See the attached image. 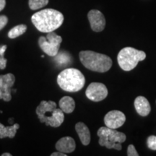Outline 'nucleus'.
<instances>
[{
    "instance_id": "nucleus-1",
    "label": "nucleus",
    "mask_w": 156,
    "mask_h": 156,
    "mask_svg": "<svg viewBox=\"0 0 156 156\" xmlns=\"http://www.w3.org/2000/svg\"><path fill=\"white\" fill-rule=\"evenodd\" d=\"M31 21L42 33H50L59 28L64 22V15L54 9H45L33 15Z\"/></svg>"
},
{
    "instance_id": "nucleus-2",
    "label": "nucleus",
    "mask_w": 156,
    "mask_h": 156,
    "mask_svg": "<svg viewBox=\"0 0 156 156\" xmlns=\"http://www.w3.org/2000/svg\"><path fill=\"white\" fill-rule=\"evenodd\" d=\"M79 57L84 67L96 73H106L112 67V59L106 54L92 51H82Z\"/></svg>"
},
{
    "instance_id": "nucleus-3",
    "label": "nucleus",
    "mask_w": 156,
    "mask_h": 156,
    "mask_svg": "<svg viewBox=\"0 0 156 156\" xmlns=\"http://www.w3.org/2000/svg\"><path fill=\"white\" fill-rule=\"evenodd\" d=\"M57 83L64 91L77 92L85 85V78L80 70L75 68H68L58 74Z\"/></svg>"
},
{
    "instance_id": "nucleus-4",
    "label": "nucleus",
    "mask_w": 156,
    "mask_h": 156,
    "mask_svg": "<svg viewBox=\"0 0 156 156\" xmlns=\"http://www.w3.org/2000/svg\"><path fill=\"white\" fill-rule=\"evenodd\" d=\"M146 58L143 51L137 50L132 47H125L120 51L117 56L118 64L124 71H131L136 67L139 62Z\"/></svg>"
},
{
    "instance_id": "nucleus-5",
    "label": "nucleus",
    "mask_w": 156,
    "mask_h": 156,
    "mask_svg": "<svg viewBox=\"0 0 156 156\" xmlns=\"http://www.w3.org/2000/svg\"><path fill=\"white\" fill-rule=\"evenodd\" d=\"M98 136H99L98 143L101 146H103L108 143V142H119L123 143L126 141V134L123 132L116 131L114 129H111L107 126H102L98 130Z\"/></svg>"
},
{
    "instance_id": "nucleus-6",
    "label": "nucleus",
    "mask_w": 156,
    "mask_h": 156,
    "mask_svg": "<svg viewBox=\"0 0 156 156\" xmlns=\"http://www.w3.org/2000/svg\"><path fill=\"white\" fill-rule=\"evenodd\" d=\"M108 89L104 84L92 83L88 85L85 91V95L90 101L99 102L104 100L108 95Z\"/></svg>"
},
{
    "instance_id": "nucleus-7",
    "label": "nucleus",
    "mask_w": 156,
    "mask_h": 156,
    "mask_svg": "<svg viewBox=\"0 0 156 156\" xmlns=\"http://www.w3.org/2000/svg\"><path fill=\"white\" fill-rule=\"evenodd\" d=\"M15 81V76L11 73L0 75V99H3L7 102L11 100V88L14 85Z\"/></svg>"
},
{
    "instance_id": "nucleus-8",
    "label": "nucleus",
    "mask_w": 156,
    "mask_h": 156,
    "mask_svg": "<svg viewBox=\"0 0 156 156\" xmlns=\"http://www.w3.org/2000/svg\"><path fill=\"white\" fill-rule=\"evenodd\" d=\"M103 121L107 127L116 129L125 123L126 116L120 111L113 110L107 113Z\"/></svg>"
},
{
    "instance_id": "nucleus-9",
    "label": "nucleus",
    "mask_w": 156,
    "mask_h": 156,
    "mask_svg": "<svg viewBox=\"0 0 156 156\" xmlns=\"http://www.w3.org/2000/svg\"><path fill=\"white\" fill-rule=\"evenodd\" d=\"M90 28L94 32H101L106 27V18L101 11L92 9L87 14Z\"/></svg>"
},
{
    "instance_id": "nucleus-10",
    "label": "nucleus",
    "mask_w": 156,
    "mask_h": 156,
    "mask_svg": "<svg viewBox=\"0 0 156 156\" xmlns=\"http://www.w3.org/2000/svg\"><path fill=\"white\" fill-rule=\"evenodd\" d=\"M41 122L45 123L46 126L52 127H58L62 124L64 121V115L61 108H57L52 112L51 116H44L38 118Z\"/></svg>"
},
{
    "instance_id": "nucleus-11",
    "label": "nucleus",
    "mask_w": 156,
    "mask_h": 156,
    "mask_svg": "<svg viewBox=\"0 0 156 156\" xmlns=\"http://www.w3.org/2000/svg\"><path fill=\"white\" fill-rule=\"evenodd\" d=\"M76 144L75 140L71 136H64L56 143V149L64 153H70L75 151Z\"/></svg>"
},
{
    "instance_id": "nucleus-12",
    "label": "nucleus",
    "mask_w": 156,
    "mask_h": 156,
    "mask_svg": "<svg viewBox=\"0 0 156 156\" xmlns=\"http://www.w3.org/2000/svg\"><path fill=\"white\" fill-rule=\"evenodd\" d=\"M38 44L44 53L50 56H55L57 55L60 44L48 41L46 37L41 36L38 39Z\"/></svg>"
},
{
    "instance_id": "nucleus-13",
    "label": "nucleus",
    "mask_w": 156,
    "mask_h": 156,
    "mask_svg": "<svg viewBox=\"0 0 156 156\" xmlns=\"http://www.w3.org/2000/svg\"><path fill=\"white\" fill-rule=\"evenodd\" d=\"M134 108L141 116H147L151 113V107L149 101L144 96H138L134 100Z\"/></svg>"
},
{
    "instance_id": "nucleus-14",
    "label": "nucleus",
    "mask_w": 156,
    "mask_h": 156,
    "mask_svg": "<svg viewBox=\"0 0 156 156\" xmlns=\"http://www.w3.org/2000/svg\"><path fill=\"white\" fill-rule=\"evenodd\" d=\"M75 130L83 145H88L90 142V132L87 126L83 122H78L75 125Z\"/></svg>"
},
{
    "instance_id": "nucleus-15",
    "label": "nucleus",
    "mask_w": 156,
    "mask_h": 156,
    "mask_svg": "<svg viewBox=\"0 0 156 156\" xmlns=\"http://www.w3.org/2000/svg\"><path fill=\"white\" fill-rule=\"evenodd\" d=\"M59 107L66 114H71L75 108V102L72 97L64 96L59 101Z\"/></svg>"
},
{
    "instance_id": "nucleus-16",
    "label": "nucleus",
    "mask_w": 156,
    "mask_h": 156,
    "mask_svg": "<svg viewBox=\"0 0 156 156\" xmlns=\"http://www.w3.org/2000/svg\"><path fill=\"white\" fill-rule=\"evenodd\" d=\"M56 108V103L54 101H42L36 108V114L38 116H41L46 112H51Z\"/></svg>"
},
{
    "instance_id": "nucleus-17",
    "label": "nucleus",
    "mask_w": 156,
    "mask_h": 156,
    "mask_svg": "<svg viewBox=\"0 0 156 156\" xmlns=\"http://www.w3.org/2000/svg\"><path fill=\"white\" fill-rule=\"evenodd\" d=\"M20 125L18 124H13V125L9 126H5V127L0 131V138H1V139H3V138L5 137H15V134L17 133V130L18 129Z\"/></svg>"
},
{
    "instance_id": "nucleus-18",
    "label": "nucleus",
    "mask_w": 156,
    "mask_h": 156,
    "mask_svg": "<svg viewBox=\"0 0 156 156\" xmlns=\"http://www.w3.org/2000/svg\"><path fill=\"white\" fill-rule=\"evenodd\" d=\"M27 30V26L25 25H18L12 28L8 33L9 38H15L21 35L24 34Z\"/></svg>"
},
{
    "instance_id": "nucleus-19",
    "label": "nucleus",
    "mask_w": 156,
    "mask_h": 156,
    "mask_svg": "<svg viewBox=\"0 0 156 156\" xmlns=\"http://www.w3.org/2000/svg\"><path fill=\"white\" fill-rule=\"evenodd\" d=\"M48 0H29L28 5L30 9L36 10L47 5Z\"/></svg>"
},
{
    "instance_id": "nucleus-20",
    "label": "nucleus",
    "mask_w": 156,
    "mask_h": 156,
    "mask_svg": "<svg viewBox=\"0 0 156 156\" xmlns=\"http://www.w3.org/2000/svg\"><path fill=\"white\" fill-rule=\"evenodd\" d=\"M46 38L47 39L48 41L54 43V44H61V43L62 41V37L60 36H58V35H56L54 31L48 33L47 36H46Z\"/></svg>"
},
{
    "instance_id": "nucleus-21",
    "label": "nucleus",
    "mask_w": 156,
    "mask_h": 156,
    "mask_svg": "<svg viewBox=\"0 0 156 156\" xmlns=\"http://www.w3.org/2000/svg\"><path fill=\"white\" fill-rule=\"evenodd\" d=\"M7 49V46L4 45L2 46H0V69H4L7 66V60L4 57V54Z\"/></svg>"
},
{
    "instance_id": "nucleus-22",
    "label": "nucleus",
    "mask_w": 156,
    "mask_h": 156,
    "mask_svg": "<svg viewBox=\"0 0 156 156\" xmlns=\"http://www.w3.org/2000/svg\"><path fill=\"white\" fill-rule=\"evenodd\" d=\"M147 147L152 151H156V136L151 135L147 140Z\"/></svg>"
},
{
    "instance_id": "nucleus-23",
    "label": "nucleus",
    "mask_w": 156,
    "mask_h": 156,
    "mask_svg": "<svg viewBox=\"0 0 156 156\" xmlns=\"http://www.w3.org/2000/svg\"><path fill=\"white\" fill-rule=\"evenodd\" d=\"M127 155L128 156H138L139 153L135 149V147L133 145H129L127 147Z\"/></svg>"
},
{
    "instance_id": "nucleus-24",
    "label": "nucleus",
    "mask_w": 156,
    "mask_h": 156,
    "mask_svg": "<svg viewBox=\"0 0 156 156\" xmlns=\"http://www.w3.org/2000/svg\"><path fill=\"white\" fill-rule=\"evenodd\" d=\"M8 22V18L5 15H0V30L5 28V26L7 25Z\"/></svg>"
},
{
    "instance_id": "nucleus-25",
    "label": "nucleus",
    "mask_w": 156,
    "mask_h": 156,
    "mask_svg": "<svg viewBox=\"0 0 156 156\" xmlns=\"http://www.w3.org/2000/svg\"><path fill=\"white\" fill-rule=\"evenodd\" d=\"M51 156H67V154L57 151V152H55V153L51 154Z\"/></svg>"
},
{
    "instance_id": "nucleus-26",
    "label": "nucleus",
    "mask_w": 156,
    "mask_h": 156,
    "mask_svg": "<svg viewBox=\"0 0 156 156\" xmlns=\"http://www.w3.org/2000/svg\"><path fill=\"white\" fill-rule=\"evenodd\" d=\"M6 5V0H0V12L3 10V9L5 7Z\"/></svg>"
},
{
    "instance_id": "nucleus-27",
    "label": "nucleus",
    "mask_w": 156,
    "mask_h": 156,
    "mask_svg": "<svg viewBox=\"0 0 156 156\" xmlns=\"http://www.w3.org/2000/svg\"><path fill=\"white\" fill-rule=\"evenodd\" d=\"M2 156H12V155L10 153H3Z\"/></svg>"
},
{
    "instance_id": "nucleus-28",
    "label": "nucleus",
    "mask_w": 156,
    "mask_h": 156,
    "mask_svg": "<svg viewBox=\"0 0 156 156\" xmlns=\"http://www.w3.org/2000/svg\"><path fill=\"white\" fill-rule=\"evenodd\" d=\"M4 127H5V126H4L3 124H2V123H0V131H1V130L2 129H3Z\"/></svg>"
}]
</instances>
